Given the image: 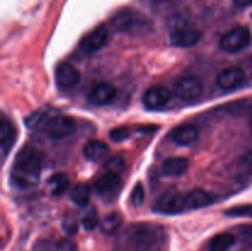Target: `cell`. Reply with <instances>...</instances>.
I'll return each mask as SVG.
<instances>
[{"instance_id":"cell-1","label":"cell","mask_w":252,"mask_h":251,"mask_svg":"<svg viewBox=\"0 0 252 251\" xmlns=\"http://www.w3.org/2000/svg\"><path fill=\"white\" fill-rule=\"evenodd\" d=\"M42 171V154L32 147H25L17 154L12 165L10 180L20 189L37 184Z\"/></svg>"},{"instance_id":"cell-2","label":"cell","mask_w":252,"mask_h":251,"mask_svg":"<svg viewBox=\"0 0 252 251\" xmlns=\"http://www.w3.org/2000/svg\"><path fill=\"white\" fill-rule=\"evenodd\" d=\"M111 26L120 33L128 36H142L153 30V21L139 10L123 7L111 19Z\"/></svg>"},{"instance_id":"cell-3","label":"cell","mask_w":252,"mask_h":251,"mask_svg":"<svg viewBox=\"0 0 252 251\" xmlns=\"http://www.w3.org/2000/svg\"><path fill=\"white\" fill-rule=\"evenodd\" d=\"M164 236L161 226L149 223L134 224L127 230V241L135 251H148L160 243Z\"/></svg>"},{"instance_id":"cell-4","label":"cell","mask_w":252,"mask_h":251,"mask_svg":"<svg viewBox=\"0 0 252 251\" xmlns=\"http://www.w3.org/2000/svg\"><path fill=\"white\" fill-rule=\"evenodd\" d=\"M251 42V32L245 26H236L221 36L219 47L226 53L235 54L244 51Z\"/></svg>"},{"instance_id":"cell-5","label":"cell","mask_w":252,"mask_h":251,"mask_svg":"<svg viewBox=\"0 0 252 251\" xmlns=\"http://www.w3.org/2000/svg\"><path fill=\"white\" fill-rule=\"evenodd\" d=\"M43 129L52 139H64L75 132L76 123L69 116H53L46 121Z\"/></svg>"},{"instance_id":"cell-6","label":"cell","mask_w":252,"mask_h":251,"mask_svg":"<svg viewBox=\"0 0 252 251\" xmlns=\"http://www.w3.org/2000/svg\"><path fill=\"white\" fill-rule=\"evenodd\" d=\"M123 181L121 175L106 172L95 182V189L105 202H113L122 189Z\"/></svg>"},{"instance_id":"cell-7","label":"cell","mask_w":252,"mask_h":251,"mask_svg":"<svg viewBox=\"0 0 252 251\" xmlns=\"http://www.w3.org/2000/svg\"><path fill=\"white\" fill-rule=\"evenodd\" d=\"M175 93L180 100L185 102H193L201 97L203 93V85L201 80L194 76H184L176 81Z\"/></svg>"},{"instance_id":"cell-8","label":"cell","mask_w":252,"mask_h":251,"mask_svg":"<svg viewBox=\"0 0 252 251\" xmlns=\"http://www.w3.org/2000/svg\"><path fill=\"white\" fill-rule=\"evenodd\" d=\"M187 209L186 199L179 192L164 193L154 203V211L161 214H179Z\"/></svg>"},{"instance_id":"cell-9","label":"cell","mask_w":252,"mask_h":251,"mask_svg":"<svg viewBox=\"0 0 252 251\" xmlns=\"http://www.w3.org/2000/svg\"><path fill=\"white\" fill-rule=\"evenodd\" d=\"M246 80V73L241 66H229L223 69L220 73L217 75L216 83L218 88L221 90L230 91L235 90L239 86L243 85Z\"/></svg>"},{"instance_id":"cell-10","label":"cell","mask_w":252,"mask_h":251,"mask_svg":"<svg viewBox=\"0 0 252 251\" xmlns=\"http://www.w3.org/2000/svg\"><path fill=\"white\" fill-rule=\"evenodd\" d=\"M108 39V31L105 25L95 27L91 32H89L80 42V49L86 54L95 53L100 51L106 44Z\"/></svg>"},{"instance_id":"cell-11","label":"cell","mask_w":252,"mask_h":251,"mask_svg":"<svg viewBox=\"0 0 252 251\" xmlns=\"http://www.w3.org/2000/svg\"><path fill=\"white\" fill-rule=\"evenodd\" d=\"M202 39V32L193 27H180L170 34V43L177 48H189Z\"/></svg>"},{"instance_id":"cell-12","label":"cell","mask_w":252,"mask_h":251,"mask_svg":"<svg viewBox=\"0 0 252 251\" xmlns=\"http://www.w3.org/2000/svg\"><path fill=\"white\" fill-rule=\"evenodd\" d=\"M80 71L69 63H61L56 69V84L61 90H70L80 81Z\"/></svg>"},{"instance_id":"cell-13","label":"cell","mask_w":252,"mask_h":251,"mask_svg":"<svg viewBox=\"0 0 252 251\" xmlns=\"http://www.w3.org/2000/svg\"><path fill=\"white\" fill-rule=\"evenodd\" d=\"M171 100V91L165 86H152L143 94L142 101L144 106L150 110L162 107Z\"/></svg>"},{"instance_id":"cell-14","label":"cell","mask_w":252,"mask_h":251,"mask_svg":"<svg viewBox=\"0 0 252 251\" xmlns=\"http://www.w3.org/2000/svg\"><path fill=\"white\" fill-rule=\"evenodd\" d=\"M116 88L110 83H98L91 89L89 101L95 106H103L112 102L116 97Z\"/></svg>"},{"instance_id":"cell-15","label":"cell","mask_w":252,"mask_h":251,"mask_svg":"<svg viewBox=\"0 0 252 251\" xmlns=\"http://www.w3.org/2000/svg\"><path fill=\"white\" fill-rule=\"evenodd\" d=\"M16 134L14 125L5 116H2L1 122H0V145H1V155L4 160L12 149V145L15 144Z\"/></svg>"},{"instance_id":"cell-16","label":"cell","mask_w":252,"mask_h":251,"mask_svg":"<svg viewBox=\"0 0 252 251\" xmlns=\"http://www.w3.org/2000/svg\"><path fill=\"white\" fill-rule=\"evenodd\" d=\"M197 135H198V132H197V129L193 126L182 125L174 128L170 132L169 137L171 142H174L175 144L181 145V147H189L192 143L196 142Z\"/></svg>"},{"instance_id":"cell-17","label":"cell","mask_w":252,"mask_h":251,"mask_svg":"<svg viewBox=\"0 0 252 251\" xmlns=\"http://www.w3.org/2000/svg\"><path fill=\"white\" fill-rule=\"evenodd\" d=\"M108 154H110V147H108L107 143H105L103 140H90V142L86 143V145L84 147V157H85L89 161L97 162L100 161V160L105 159Z\"/></svg>"},{"instance_id":"cell-18","label":"cell","mask_w":252,"mask_h":251,"mask_svg":"<svg viewBox=\"0 0 252 251\" xmlns=\"http://www.w3.org/2000/svg\"><path fill=\"white\" fill-rule=\"evenodd\" d=\"M185 199H186L187 208L189 209L203 208V207L211 206L214 202L213 194L202 188H194L189 191L187 196H185Z\"/></svg>"},{"instance_id":"cell-19","label":"cell","mask_w":252,"mask_h":251,"mask_svg":"<svg viewBox=\"0 0 252 251\" xmlns=\"http://www.w3.org/2000/svg\"><path fill=\"white\" fill-rule=\"evenodd\" d=\"M189 166V159L184 157H174L165 160L162 164V174L170 177H177L184 175Z\"/></svg>"},{"instance_id":"cell-20","label":"cell","mask_w":252,"mask_h":251,"mask_svg":"<svg viewBox=\"0 0 252 251\" xmlns=\"http://www.w3.org/2000/svg\"><path fill=\"white\" fill-rule=\"evenodd\" d=\"M236 243V238L230 233H220L211 239L209 251H229Z\"/></svg>"},{"instance_id":"cell-21","label":"cell","mask_w":252,"mask_h":251,"mask_svg":"<svg viewBox=\"0 0 252 251\" xmlns=\"http://www.w3.org/2000/svg\"><path fill=\"white\" fill-rule=\"evenodd\" d=\"M69 187V179L64 172H57L48 180V191L53 196H62Z\"/></svg>"},{"instance_id":"cell-22","label":"cell","mask_w":252,"mask_h":251,"mask_svg":"<svg viewBox=\"0 0 252 251\" xmlns=\"http://www.w3.org/2000/svg\"><path fill=\"white\" fill-rule=\"evenodd\" d=\"M69 198L73 202L74 204L79 207H84L90 202L91 198V192L86 185L78 184L70 189L69 192Z\"/></svg>"},{"instance_id":"cell-23","label":"cell","mask_w":252,"mask_h":251,"mask_svg":"<svg viewBox=\"0 0 252 251\" xmlns=\"http://www.w3.org/2000/svg\"><path fill=\"white\" fill-rule=\"evenodd\" d=\"M123 224V217L120 213H113L108 214L105 218L102 219V221L100 223L101 231L105 234H113L115 231H117L121 228V225Z\"/></svg>"},{"instance_id":"cell-24","label":"cell","mask_w":252,"mask_h":251,"mask_svg":"<svg viewBox=\"0 0 252 251\" xmlns=\"http://www.w3.org/2000/svg\"><path fill=\"white\" fill-rule=\"evenodd\" d=\"M62 229L68 235H75L79 229V221L73 213H66L62 220Z\"/></svg>"},{"instance_id":"cell-25","label":"cell","mask_w":252,"mask_h":251,"mask_svg":"<svg viewBox=\"0 0 252 251\" xmlns=\"http://www.w3.org/2000/svg\"><path fill=\"white\" fill-rule=\"evenodd\" d=\"M98 224H100V220H98L97 212H96L95 209H90V211L81 218V225H83V228L88 231L94 230Z\"/></svg>"},{"instance_id":"cell-26","label":"cell","mask_w":252,"mask_h":251,"mask_svg":"<svg viewBox=\"0 0 252 251\" xmlns=\"http://www.w3.org/2000/svg\"><path fill=\"white\" fill-rule=\"evenodd\" d=\"M125 167H126V161L123 160V157H112V159H110L105 164L106 171L112 172V174L121 175V172L125 170Z\"/></svg>"},{"instance_id":"cell-27","label":"cell","mask_w":252,"mask_h":251,"mask_svg":"<svg viewBox=\"0 0 252 251\" xmlns=\"http://www.w3.org/2000/svg\"><path fill=\"white\" fill-rule=\"evenodd\" d=\"M145 192H144V187L140 182L135 184L134 188H133L132 194H130V203L133 204L134 207H140L144 202L145 198Z\"/></svg>"},{"instance_id":"cell-28","label":"cell","mask_w":252,"mask_h":251,"mask_svg":"<svg viewBox=\"0 0 252 251\" xmlns=\"http://www.w3.org/2000/svg\"><path fill=\"white\" fill-rule=\"evenodd\" d=\"M225 216H229V217H251V218H252V206L233 207V208L226 209Z\"/></svg>"},{"instance_id":"cell-29","label":"cell","mask_w":252,"mask_h":251,"mask_svg":"<svg viewBox=\"0 0 252 251\" xmlns=\"http://www.w3.org/2000/svg\"><path fill=\"white\" fill-rule=\"evenodd\" d=\"M130 134V130L128 129L127 127H118L115 128L110 132V138L113 140V142H123V140L128 139Z\"/></svg>"},{"instance_id":"cell-30","label":"cell","mask_w":252,"mask_h":251,"mask_svg":"<svg viewBox=\"0 0 252 251\" xmlns=\"http://www.w3.org/2000/svg\"><path fill=\"white\" fill-rule=\"evenodd\" d=\"M54 251H78V248L73 241L63 239L54 245Z\"/></svg>"},{"instance_id":"cell-31","label":"cell","mask_w":252,"mask_h":251,"mask_svg":"<svg viewBox=\"0 0 252 251\" xmlns=\"http://www.w3.org/2000/svg\"><path fill=\"white\" fill-rule=\"evenodd\" d=\"M241 235H243V238H244V240H248V241H252V226L251 228H246L245 230L243 231V234H241Z\"/></svg>"},{"instance_id":"cell-32","label":"cell","mask_w":252,"mask_h":251,"mask_svg":"<svg viewBox=\"0 0 252 251\" xmlns=\"http://www.w3.org/2000/svg\"><path fill=\"white\" fill-rule=\"evenodd\" d=\"M39 246V250L38 249H34V251H51V245H49L48 243H39L38 244Z\"/></svg>"},{"instance_id":"cell-33","label":"cell","mask_w":252,"mask_h":251,"mask_svg":"<svg viewBox=\"0 0 252 251\" xmlns=\"http://www.w3.org/2000/svg\"><path fill=\"white\" fill-rule=\"evenodd\" d=\"M235 5L238 6H248V5H252V0H233Z\"/></svg>"},{"instance_id":"cell-34","label":"cell","mask_w":252,"mask_h":251,"mask_svg":"<svg viewBox=\"0 0 252 251\" xmlns=\"http://www.w3.org/2000/svg\"><path fill=\"white\" fill-rule=\"evenodd\" d=\"M248 113H249V125H250V128L252 130V102L250 103V105H249Z\"/></svg>"},{"instance_id":"cell-35","label":"cell","mask_w":252,"mask_h":251,"mask_svg":"<svg viewBox=\"0 0 252 251\" xmlns=\"http://www.w3.org/2000/svg\"><path fill=\"white\" fill-rule=\"evenodd\" d=\"M174 0H153V2L157 5H164V4H170Z\"/></svg>"}]
</instances>
